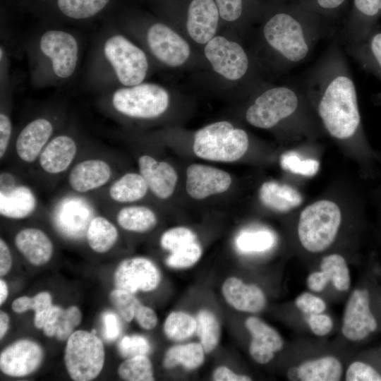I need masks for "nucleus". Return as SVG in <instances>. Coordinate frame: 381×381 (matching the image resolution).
<instances>
[{"mask_svg":"<svg viewBox=\"0 0 381 381\" xmlns=\"http://www.w3.org/2000/svg\"><path fill=\"white\" fill-rule=\"evenodd\" d=\"M341 222L339 206L328 200L315 202L301 212L298 235L303 247L311 253L327 249L334 241Z\"/></svg>","mask_w":381,"mask_h":381,"instance_id":"39448f33","label":"nucleus"},{"mask_svg":"<svg viewBox=\"0 0 381 381\" xmlns=\"http://www.w3.org/2000/svg\"><path fill=\"white\" fill-rule=\"evenodd\" d=\"M249 146L247 133L226 121L208 124L195 132L192 150L205 161L231 163L239 160Z\"/></svg>","mask_w":381,"mask_h":381,"instance_id":"7ed1b4c3","label":"nucleus"},{"mask_svg":"<svg viewBox=\"0 0 381 381\" xmlns=\"http://www.w3.org/2000/svg\"><path fill=\"white\" fill-rule=\"evenodd\" d=\"M104 336L107 340L112 341L120 334L121 327L118 317L112 312L107 311L102 316Z\"/></svg>","mask_w":381,"mask_h":381,"instance_id":"5fc2aeb1","label":"nucleus"},{"mask_svg":"<svg viewBox=\"0 0 381 381\" xmlns=\"http://www.w3.org/2000/svg\"><path fill=\"white\" fill-rule=\"evenodd\" d=\"M377 328V320L370 309V294L367 289H355L346 304L341 332L353 341L367 338Z\"/></svg>","mask_w":381,"mask_h":381,"instance_id":"f8f14e48","label":"nucleus"},{"mask_svg":"<svg viewBox=\"0 0 381 381\" xmlns=\"http://www.w3.org/2000/svg\"><path fill=\"white\" fill-rule=\"evenodd\" d=\"M320 269L334 287L344 291L349 289L351 277L345 259L339 254H332L322 258Z\"/></svg>","mask_w":381,"mask_h":381,"instance_id":"4c0bfd02","label":"nucleus"},{"mask_svg":"<svg viewBox=\"0 0 381 381\" xmlns=\"http://www.w3.org/2000/svg\"><path fill=\"white\" fill-rule=\"evenodd\" d=\"M381 18V0H352L342 30L345 43L356 41L376 26Z\"/></svg>","mask_w":381,"mask_h":381,"instance_id":"a211bd4d","label":"nucleus"},{"mask_svg":"<svg viewBox=\"0 0 381 381\" xmlns=\"http://www.w3.org/2000/svg\"><path fill=\"white\" fill-rule=\"evenodd\" d=\"M295 303L305 315L322 313L326 309V304L322 298L308 292L300 294L296 298Z\"/></svg>","mask_w":381,"mask_h":381,"instance_id":"09e8293b","label":"nucleus"},{"mask_svg":"<svg viewBox=\"0 0 381 381\" xmlns=\"http://www.w3.org/2000/svg\"><path fill=\"white\" fill-rule=\"evenodd\" d=\"M9 316L8 315L3 311H0V339H3V337L6 334L8 327H9Z\"/></svg>","mask_w":381,"mask_h":381,"instance_id":"bf43d9fd","label":"nucleus"},{"mask_svg":"<svg viewBox=\"0 0 381 381\" xmlns=\"http://www.w3.org/2000/svg\"><path fill=\"white\" fill-rule=\"evenodd\" d=\"M298 370L302 381H337L343 373L341 362L333 356L306 361L298 366Z\"/></svg>","mask_w":381,"mask_h":381,"instance_id":"2f4dec72","label":"nucleus"},{"mask_svg":"<svg viewBox=\"0 0 381 381\" xmlns=\"http://www.w3.org/2000/svg\"><path fill=\"white\" fill-rule=\"evenodd\" d=\"M118 375L126 381L155 380L153 366L146 355L126 358L118 368Z\"/></svg>","mask_w":381,"mask_h":381,"instance_id":"58836bf2","label":"nucleus"},{"mask_svg":"<svg viewBox=\"0 0 381 381\" xmlns=\"http://www.w3.org/2000/svg\"><path fill=\"white\" fill-rule=\"evenodd\" d=\"M116 222L124 230L134 233H146L158 222L156 212L144 205H129L119 210Z\"/></svg>","mask_w":381,"mask_h":381,"instance_id":"7c9ffc66","label":"nucleus"},{"mask_svg":"<svg viewBox=\"0 0 381 381\" xmlns=\"http://www.w3.org/2000/svg\"><path fill=\"white\" fill-rule=\"evenodd\" d=\"M222 292L227 303L239 311L257 313L266 306L265 295L259 286L246 284L234 277L224 282Z\"/></svg>","mask_w":381,"mask_h":381,"instance_id":"5701e85b","label":"nucleus"},{"mask_svg":"<svg viewBox=\"0 0 381 381\" xmlns=\"http://www.w3.org/2000/svg\"><path fill=\"white\" fill-rule=\"evenodd\" d=\"M37 199L32 190L25 185L1 188L0 214L6 218L21 219L37 209Z\"/></svg>","mask_w":381,"mask_h":381,"instance_id":"bb28decb","label":"nucleus"},{"mask_svg":"<svg viewBox=\"0 0 381 381\" xmlns=\"http://www.w3.org/2000/svg\"><path fill=\"white\" fill-rule=\"evenodd\" d=\"M103 52L123 85L133 86L144 80L148 69L147 56L126 37L121 35L109 37L104 44Z\"/></svg>","mask_w":381,"mask_h":381,"instance_id":"6e6552de","label":"nucleus"},{"mask_svg":"<svg viewBox=\"0 0 381 381\" xmlns=\"http://www.w3.org/2000/svg\"><path fill=\"white\" fill-rule=\"evenodd\" d=\"M327 131L338 140L356 137L361 119L356 85L339 42L333 41L309 72L302 87Z\"/></svg>","mask_w":381,"mask_h":381,"instance_id":"f257e3e1","label":"nucleus"},{"mask_svg":"<svg viewBox=\"0 0 381 381\" xmlns=\"http://www.w3.org/2000/svg\"><path fill=\"white\" fill-rule=\"evenodd\" d=\"M196 318L183 311H174L166 318L163 330L166 337L175 341L187 339L196 332Z\"/></svg>","mask_w":381,"mask_h":381,"instance_id":"e433bc0d","label":"nucleus"},{"mask_svg":"<svg viewBox=\"0 0 381 381\" xmlns=\"http://www.w3.org/2000/svg\"><path fill=\"white\" fill-rule=\"evenodd\" d=\"M53 306L51 294L47 291H42L33 297L23 296L16 298L12 303L11 308L16 313L33 310L35 326L37 329H42Z\"/></svg>","mask_w":381,"mask_h":381,"instance_id":"f704fd0d","label":"nucleus"},{"mask_svg":"<svg viewBox=\"0 0 381 381\" xmlns=\"http://www.w3.org/2000/svg\"><path fill=\"white\" fill-rule=\"evenodd\" d=\"M281 165L284 169L306 176H313L318 172L320 163L313 159H302L295 152L284 154L281 157Z\"/></svg>","mask_w":381,"mask_h":381,"instance_id":"c03bdc74","label":"nucleus"},{"mask_svg":"<svg viewBox=\"0 0 381 381\" xmlns=\"http://www.w3.org/2000/svg\"><path fill=\"white\" fill-rule=\"evenodd\" d=\"M214 381H250L251 378L245 375H238L224 365L217 367L212 373Z\"/></svg>","mask_w":381,"mask_h":381,"instance_id":"6e6d98bb","label":"nucleus"},{"mask_svg":"<svg viewBox=\"0 0 381 381\" xmlns=\"http://www.w3.org/2000/svg\"><path fill=\"white\" fill-rule=\"evenodd\" d=\"M138 172L145 179L149 190L160 200L172 197L178 184V173L174 166L151 155L143 154L138 158Z\"/></svg>","mask_w":381,"mask_h":381,"instance_id":"dca6fc26","label":"nucleus"},{"mask_svg":"<svg viewBox=\"0 0 381 381\" xmlns=\"http://www.w3.org/2000/svg\"><path fill=\"white\" fill-rule=\"evenodd\" d=\"M298 89L279 85L263 90L246 109L247 122L256 128L270 129L294 119L308 100L304 91Z\"/></svg>","mask_w":381,"mask_h":381,"instance_id":"20e7f679","label":"nucleus"},{"mask_svg":"<svg viewBox=\"0 0 381 381\" xmlns=\"http://www.w3.org/2000/svg\"><path fill=\"white\" fill-rule=\"evenodd\" d=\"M112 0H35L34 5L52 15L73 20L92 19L104 13Z\"/></svg>","mask_w":381,"mask_h":381,"instance_id":"aec40b11","label":"nucleus"},{"mask_svg":"<svg viewBox=\"0 0 381 381\" xmlns=\"http://www.w3.org/2000/svg\"><path fill=\"white\" fill-rule=\"evenodd\" d=\"M345 44L347 54L381 80V29L376 26L362 38Z\"/></svg>","mask_w":381,"mask_h":381,"instance_id":"393cba45","label":"nucleus"},{"mask_svg":"<svg viewBox=\"0 0 381 381\" xmlns=\"http://www.w3.org/2000/svg\"><path fill=\"white\" fill-rule=\"evenodd\" d=\"M104 359L103 343L93 332L77 330L67 339L64 363L72 380H94L101 373Z\"/></svg>","mask_w":381,"mask_h":381,"instance_id":"0eeeda50","label":"nucleus"},{"mask_svg":"<svg viewBox=\"0 0 381 381\" xmlns=\"http://www.w3.org/2000/svg\"><path fill=\"white\" fill-rule=\"evenodd\" d=\"M274 237L267 231L248 232L243 234L238 241L240 248L246 251H262L268 249Z\"/></svg>","mask_w":381,"mask_h":381,"instance_id":"a18cd8bd","label":"nucleus"},{"mask_svg":"<svg viewBox=\"0 0 381 381\" xmlns=\"http://www.w3.org/2000/svg\"><path fill=\"white\" fill-rule=\"evenodd\" d=\"M90 248L95 252L104 253L116 243L119 233L116 226L107 217L97 215L92 217L85 232Z\"/></svg>","mask_w":381,"mask_h":381,"instance_id":"473e14b6","label":"nucleus"},{"mask_svg":"<svg viewBox=\"0 0 381 381\" xmlns=\"http://www.w3.org/2000/svg\"><path fill=\"white\" fill-rule=\"evenodd\" d=\"M54 125L47 118L38 117L28 122L18 133L15 150L18 158L25 163L37 159L51 140Z\"/></svg>","mask_w":381,"mask_h":381,"instance_id":"f3484780","label":"nucleus"},{"mask_svg":"<svg viewBox=\"0 0 381 381\" xmlns=\"http://www.w3.org/2000/svg\"><path fill=\"white\" fill-rule=\"evenodd\" d=\"M219 16L226 21L238 19L243 13V0H215Z\"/></svg>","mask_w":381,"mask_h":381,"instance_id":"8fccbe9b","label":"nucleus"},{"mask_svg":"<svg viewBox=\"0 0 381 381\" xmlns=\"http://www.w3.org/2000/svg\"><path fill=\"white\" fill-rule=\"evenodd\" d=\"M219 16L214 0H193L188 7L186 22L190 37L199 44L207 43L215 35Z\"/></svg>","mask_w":381,"mask_h":381,"instance_id":"412c9836","label":"nucleus"},{"mask_svg":"<svg viewBox=\"0 0 381 381\" xmlns=\"http://www.w3.org/2000/svg\"><path fill=\"white\" fill-rule=\"evenodd\" d=\"M325 19L294 0L267 18L263 39L285 68H294L311 54L325 31Z\"/></svg>","mask_w":381,"mask_h":381,"instance_id":"f03ea898","label":"nucleus"},{"mask_svg":"<svg viewBox=\"0 0 381 381\" xmlns=\"http://www.w3.org/2000/svg\"><path fill=\"white\" fill-rule=\"evenodd\" d=\"M196 241H198L197 235L191 229L184 226H178L163 232L160 236L159 243L163 249L172 253Z\"/></svg>","mask_w":381,"mask_h":381,"instance_id":"a19ab883","label":"nucleus"},{"mask_svg":"<svg viewBox=\"0 0 381 381\" xmlns=\"http://www.w3.org/2000/svg\"><path fill=\"white\" fill-rule=\"evenodd\" d=\"M287 377L290 380H299L298 366L290 368L287 371Z\"/></svg>","mask_w":381,"mask_h":381,"instance_id":"680f3d73","label":"nucleus"},{"mask_svg":"<svg viewBox=\"0 0 381 381\" xmlns=\"http://www.w3.org/2000/svg\"><path fill=\"white\" fill-rule=\"evenodd\" d=\"M15 246L25 258L35 266H42L51 259L54 247L46 233L37 228L19 231L14 238Z\"/></svg>","mask_w":381,"mask_h":381,"instance_id":"a878e982","label":"nucleus"},{"mask_svg":"<svg viewBox=\"0 0 381 381\" xmlns=\"http://www.w3.org/2000/svg\"><path fill=\"white\" fill-rule=\"evenodd\" d=\"M77 151V143L71 136L66 134L56 135L42 151L38 158L39 164L47 174H61L70 167Z\"/></svg>","mask_w":381,"mask_h":381,"instance_id":"b1692460","label":"nucleus"},{"mask_svg":"<svg viewBox=\"0 0 381 381\" xmlns=\"http://www.w3.org/2000/svg\"><path fill=\"white\" fill-rule=\"evenodd\" d=\"M112 174L111 167L107 161L90 158L80 161L72 168L68 182L73 190L85 193L106 185Z\"/></svg>","mask_w":381,"mask_h":381,"instance_id":"6ab92c4d","label":"nucleus"},{"mask_svg":"<svg viewBox=\"0 0 381 381\" xmlns=\"http://www.w3.org/2000/svg\"><path fill=\"white\" fill-rule=\"evenodd\" d=\"M205 54L213 69L229 80L242 78L249 69V58L243 48L222 36L214 37L207 43Z\"/></svg>","mask_w":381,"mask_h":381,"instance_id":"9d476101","label":"nucleus"},{"mask_svg":"<svg viewBox=\"0 0 381 381\" xmlns=\"http://www.w3.org/2000/svg\"><path fill=\"white\" fill-rule=\"evenodd\" d=\"M149 191L143 176L139 172L129 171L111 184L108 194L116 202L131 204L143 200Z\"/></svg>","mask_w":381,"mask_h":381,"instance_id":"c756f323","label":"nucleus"},{"mask_svg":"<svg viewBox=\"0 0 381 381\" xmlns=\"http://www.w3.org/2000/svg\"><path fill=\"white\" fill-rule=\"evenodd\" d=\"M81 320L82 314L77 306L64 309L54 305L42 329L47 337H55L59 341H65L73 333Z\"/></svg>","mask_w":381,"mask_h":381,"instance_id":"c85d7f7f","label":"nucleus"},{"mask_svg":"<svg viewBox=\"0 0 381 381\" xmlns=\"http://www.w3.org/2000/svg\"><path fill=\"white\" fill-rule=\"evenodd\" d=\"M39 46L58 78L66 79L73 74L78 60V44L73 35L62 30H49L40 37Z\"/></svg>","mask_w":381,"mask_h":381,"instance_id":"1a4fd4ad","label":"nucleus"},{"mask_svg":"<svg viewBox=\"0 0 381 381\" xmlns=\"http://www.w3.org/2000/svg\"><path fill=\"white\" fill-rule=\"evenodd\" d=\"M44 351L30 339H20L6 347L0 354L1 371L11 377H24L35 372L42 364Z\"/></svg>","mask_w":381,"mask_h":381,"instance_id":"2eb2a0df","label":"nucleus"},{"mask_svg":"<svg viewBox=\"0 0 381 381\" xmlns=\"http://www.w3.org/2000/svg\"><path fill=\"white\" fill-rule=\"evenodd\" d=\"M196 333L206 353L212 352L221 337V325L216 315L209 310H200L196 316Z\"/></svg>","mask_w":381,"mask_h":381,"instance_id":"c9c22d12","label":"nucleus"},{"mask_svg":"<svg viewBox=\"0 0 381 381\" xmlns=\"http://www.w3.org/2000/svg\"><path fill=\"white\" fill-rule=\"evenodd\" d=\"M245 325L252 339L249 345V353L257 363L265 364L274 356V353L283 348V339L274 329L260 318L249 317Z\"/></svg>","mask_w":381,"mask_h":381,"instance_id":"4be33fe9","label":"nucleus"},{"mask_svg":"<svg viewBox=\"0 0 381 381\" xmlns=\"http://www.w3.org/2000/svg\"><path fill=\"white\" fill-rule=\"evenodd\" d=\"M118 347L121 355L127 358L138 355H146L150 350L147 340L140 335L123 337Z\"/></svg>","mask_w":381,"mask_h":381,"instance_id":"49530a36","label":"nucleus"},{"mask_svg":"<svg viewBox=\"0 0 381 381\" xmlns=\"http://www.w3.org/2000/svg\"><path fill=\"white\" fill-rule=\"evenodd\" d=\"M147 42L153 55L169 66H181L190 55L186 41L163 23H157L149 28Z\"/></svg>","mask_w":381,"mask_h":381,"instance_id":"4468645a","label":"nucleus"},{"mask_svg":"<svg viewBox=\"0 0 381 381\" xmlns=\"http://www.w3.org/2000/svg\"><path fill=\"white\" fill-rule=\"evenodd\" d=\"M161 274L157 265L145 257L124 259L114 274L115 289L135 294L138 291L148 292L157 288Z\"/></svg>","mask_w":381,"mask_h":381,"instance_id":"9b49d317","label":"nucleus"},{"mask_svg":"<svg viewBox=\"0 0 381 381\" xmlns=\"http://www.w3.org/2000/svg\"><path fill=\"white\" fill-rule=\"evenodd\" d=\"M111 102L120 114L137 119H152L168 109L169 95L162 86L140 83L119 88L114 92Z\"/></svg>","mask_w":381,"mask_h":381,"instance_id":"423d86ee","label":"nucleus"},{"mask_svg":"<svg viewBox=\"0 0 381 381\" xmlns=\"http://www.w3.org/2000/svg\"><path fill=\"white\" fill-rule=\"evenodd\" d=\"M231 184V174L222 169L202 163H193L186 168L185 188L193 200H203L224 193Z\"/></svg>","mask_w":381,"mask_h":381,"instance_id":"ddd939ff","label":"nucleus"},{"mask_svg":"<svg viewBox=\"0 0 381 381\" xmlns=\"http://www.w3.org/2000/svg\"><path fill=\"white\" fill-rule=\"evenodd\" d=\"M329 279L322 271L314 272L307 278L308 287L313 291H322L329 283Z\"/></svg>","mask_w":381,"mask_h":381,"instance_id":"13d9d810","label":"nucleus"},{"mask_svg":"<svg viewBox=\"0 0 381 381\" xmlns=\"http://www.w3.org/2000/svg\"><path fill=\"white\" fill-rule=\"evenodd\" d=\"M205 353L200 343L175 345L166 351L162 365L166 369H171L180 365L186 370H195L204 363Z\"/></svg>","mask_w":381,"mask_h":381,"instance_id":"72a5a7b5","label":"nucleus"},{"mask_svg":"<svg viewBox=\"0 0 381 381\" xmlns=\"http://www.w3.org/2000/svg\"><path fill=\"white\" fill-rule=\"evenodd\" d=\"M301 7L327 20L339 16L348 0H294Z\"/></svg>","mask_w":381,"mask_h":381,"instance_id":"37998d69","label":"nucleus"},{"mask_svg":"<svg viewBox=\"0 0 381 381\" xmlns=\"http://www.w3.org/2000/svg\"><path fill=\"white\" fill-rule=\"evenodd\" d=\"M347 381H381V374L372 365L362 361H355L347 368Z\"/></svg>","mask_w":381,"mask_h":381,"instance_id":"de8ad7c7","label":"nucleus"},{"mask_svg":"<svg viewBox=\"0 0 381 381\" xmlns=\"http://www.w3.org/2000/svg\"><path fill=\"white\" fill-rule=\"evenodd\" d=\"M259 198L264 205L279 212H288L299 206L303 201L301 195L295 188L272 181L262 183Z\"/></svg>","mask_w":381,"mask_h":381,"instance_id":"cd10ccee","label":"nucleus"},{"mask_svg":"<svg viewBox=\"0 0 381 381\" xmlns=\"http://www.w3.org/2000/svg\"><path fill=\"white\" fill-rule=\"evenodd\" d=\"M202 249L196 241L185 245L170 253L166 260L167 265L172 268H187L195 265L201 258Z\"/></svg>","mask_w":381,"mask_h":381,"instance_id":"ea45409f","label":"nucleus"},{"mask_svg":"<svg viewBox=\"0 0 381 381\" xmlns=\"http://www.w3.org/2000/svg\"><path fill=\"white\" fill-rule=\"evenodd\" d=\"M12 122L9 116L1 111L0 113V158L5 156L12 135Z\"/></svg>","mask_w":381,"mask_h":381,"instance_id":"603ef678","label":"nucleus"},{"mask_svg":"<svg viewBox=\"0 0 381 381\" xmlns=\"http://www.w3.org/2000/svg\"><path fill=\"white\" fill-rule=\"evenodd\" d=\"M376 100L381 104V92L376 95Z\"/></svg>","mask_w":381,"mask_h":381,"instance_id":"e2e57ef3","label":"nucleus"},{"mask_svg":"<svg viewBox=\"0 0 381 381\" xmlns=\"http://www.w3.org/2000/svg\"><path fill=\"white\" fill-rule=\"evenodd\" d=\"M134 318L142 328L147 330L154 329L158 322L156 313L151 308L143 304L138 308Z\"/></svg>","mask_w":381,"mask_h":381,"instance_id":"864d4df0","label":"nucleus"},{"mask_svg":"<svg viewBox=\"0 0 381 381\" xmlns=\"http://www.w3.org/2000/svg\"><path fill=\"white\" fill-rule=\"evenodd\" d=\"M8 295V286L4 280L0 279V305L1 306L6 300Z\"/></svg>","mask_w":381,"mask_h":381,"instance_id":"052dcab7","label":"nucleus"},{"mask_svg":"<svg viewBox=\"0 0 381 381\" xmlns=\"http://www.w3.org/2000/svg\"><path fill=\"white\" fill-rule=\"evenodd\" d=\"M12 255L6 241L0 238V275H6L12 267Z\"/></svg>","mask_w":381,"mask_h":381,"instance_id":"4d7b16f0","label":"nucleus"},{"mask_svg":"<svg viewBox=\"0 0 381 381\" xmlns=\"http://www.w3.org/2000/svg\"><path fill=\"white\" fill-rule=\"evenodd\" d=\"M305 316L311 331L318 336L327 334L333 327L332 318L322 313Z\"/></svg>","mask_w":381,"mask_h":381,"instance_id":"3c124183","label":"nucleus"},{"mask_svg":"<svg viewBox=\"0 0 381 381\" xmlns=\"http://www.w3.org/2000/svg\"><path fill=\"white\" fill-rule=\"evenodd\" d=\"M109 299L120 316L128 322L135 318L136 310L141 304L134 294L119 289L111 291Z\"/></svg>","mask_w":381,"mask_h":381,"instance_id":"79ce46f5","label":"nucleus"}]
</instances>
